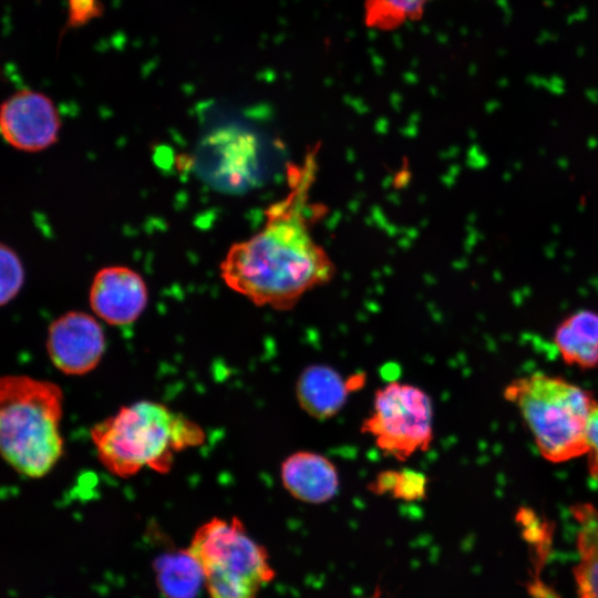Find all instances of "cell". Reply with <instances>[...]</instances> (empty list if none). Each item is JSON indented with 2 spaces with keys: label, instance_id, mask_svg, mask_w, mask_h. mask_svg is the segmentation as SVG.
I'll use <instances>...</instances> for the list:
<instances>
[{
  "label": "cell",
  "instance_id": "cell-1",
  "mask_svg": "<svg viewBox=\"0 0 598 598\" xmlns=\"http://www.w3.org/2000/svg\"><path fill=\"white\" fill-rule=\"evenodd\" d=\"M316 153L288 168L287 195L268 207L264 226L233 244L220 262L226 286L258 307L289 310L334 276L333 261L310 229Z\"/></svg>",
  "mask_w": 598,
  "mask_h": 598
},
{
  "label": "cell",
  "instance_id": "cell-4",
  "mask_svg": "<svg viewBox=\"0 0 598 598\" xmlns=\"http://www.w3.org/2000/svg\"><path fill=\"white\" fill-rule=\"evenodd\" d=\"M504 398L519 411L545 460L563 463L587 453L588 422L598 403L590 391L536 372L511 381Z\"/></svg>",
  "mask_w": 598,
  "mask_h": 598
},
{
  "label": "cell",
  "instance_id": "cell-5",
  "mask_svg": "<svg viewBox=\"0 0 598 598\" xmlns=\"http://www.w3.org/2000/svg\"><path fill=\"white\" fill-rule=\"evenodd\" d=\"M209 598H257L276 577L267 548L236 516L202 524L186 548Z\"/></svg>",
  "mask_w": 598,
  "mask_h": 598
},
{
  "label": "cell",
  "instance_id": "cell-3",
  "mask_svg": "<svg viewBox=\"0 0 598 598\" xmlns=\"http://www.w3.org/2000/svg\"><path fill=\"white\" fill-rule=\"evenodd\" d=\"M62 413L55 383L22 374L0 380V447L14 471L40 478L54 467L63 454Z\"/></svg>",
  "mask_w": 598,
  "mask_h": 598
},
{
  "label": "cell",
  "instance_id": "cell-16",
  "mask_svg": "<svg viewBox=\"0 0 598 598\" xmlns=\"http://www.w3.org/2000/svg\"><path fill=\"white\" fill-rule=\"evenodd\" d=\"M0 302L7 305L16 298L24 283V268L17 252L6 244L0 247Z\"/></svg>",
  "mask_w": 598,
  "mask_h": 598
},
{
  "label": "cell",
  "instance_id": "cell-6",
  "mask_svg": "<svg viewBox=\"0 0 598 598\" xmlns=\"http://www.w3.org/2000/svg\"><path fill=\"white\" fill-rule=\"evenodd\" d=\"M433 420V403L424 390L393 381L375 391L361 432L371 435L382 453L404 461L429 450L434 439Z\"/></svg>",
  "mask_w": 598,
  "mask_h": 598
},
{
  "label": "cell",
  "instance_id": "cell-13",
  "mask_svg": "<svg viewBox=\"0 0 598 598\" xmlns=\"http://www.w3.org/2000/svg\"><path fill=\"white\" fill-rule=\"evenodd\" d=\"M195 577H202V574L186 549L159 563L158 584L167 597L186 598L189 590L194 591L190 587L195 588Z\"/></svg>",
  "mask_w": 598,
  "mask_h": 598
},
{
  "label": "cell",
  "instance_id": "cell-2",
  "mask_svg": "<svg viewBox=\"0 0 598 598\" xmlns=\"http://www.w3.org/2000/svg\"><path fill=\"white\" fill-rule=\"evenodd\" d=\"M91 437L102 465L125 478L144 467L167 472L174 453L203 443L204 432L164 404L142 400L95 424Z\"/></svg>",
  "mask_w": 598,
  "mask_h": 598
},
{
  "label": "cell",
  "instance_id": "cell-17",
  "mask_svg": "<svg viewBox=\"0 0 598 598\" xmlns=\"http://www.w3.org/2000/svg\"><path fill=\"white\" fill-rule=\"evenodd\" d=\"M427 478L424 474L413 471H398L391 495L396 499L406 502L419 501L425 497Z\"/></svg>",
  "mask_w": 598,
  "mask_h": 598
},
{
  "label": "cell",
  "instance_id": "cell-12",
  "mask_svg": "<svg viewBox=\"0 0 598 598\" xmlns=\"http://www.w3.org/2000/svg\"><path fill=\"white\" fill-rule=\"evenodd\" d=\"M554 342L563 360L581 369L598 367V311L579 309L555 329Z\"/></svg>",
  "mask_w": 598,
  "mask_h": 598
},
{
  "label": "cell",
  "instance_id": "cell-10",
  "mask_svg": "<svg viewBox=\"0 0 598 598\" xmlns=\"http://www.w3.org/2000/svg\"><path fill=\"white\" fill-rule=\"evenodd\" d=\"M283 488L297 501L306 504H324L334 498L340 488L337 466L323 454L297 451L280 465Z\"/></svg>",
  "mask_w": 598,
  "mask_h": 598
},
{
  "label": "cell",
  "instance_id": "cell-20",
  "mask_svg": "<svg viewBox=\"0 0 598 598\" xmlns=\"http://www.w3.org/2000/svg\"><path fill=\"white\" fill-rule=\"evenodd\" d=\"M379 597H380V594H377L375 596L369 597V598H379Z\"/></svg>",
  "mask_w": 598,
  "mask_h": 598
},
{
  "label": "cell",
  "instance_id": "cell-11",
  "mask_svg": "<svg viewBox=\"0 0 598 598\" xmlns=\"http://www.w3.org/2000/svg\"><path fill=\"white\" fill-rule=\"evenodd\" d=\"M362 383V375L346 379L334 368L315 363L299 374L295 394L301 410L322 421L337 415L346 405L349 394Z\"/></svg>",
  "mask_w": 598,
  "mask_h": 598
},
{
  "label": "cell",
  "instance_id": "cell-14",
  "mask_svg": "<svg viewBox=\"0 0 598 598\" xmlns=\"http://www.w3.org/2000/svg\"><path fill=\"white\" fill-rule=\"evenodd\" d=\"M426 0H367L365 22L379 29H392L408 19L419 18Z\"/></svg>",
  "mask_w": 598,
  "mask_h": 598
},
{
  "label": "cell",
  "instance_id": "cell-19",
  "mask_svg": "<svg viewBox=\"0 0 598 598\" xmlns=\"http://www.w3.org/2000/svg\"><path fill=\"white\" fill-rule=\"evenodd\" d=\"M71 21L83 22L87 18L96 14L97 4L95 0H71Z\"/></svg>",
  "mask_w": 598,
  "mask_h": 598
},
{
  "label": "cell",
  "instance_id": "cell-8",
  "mask_svg": "<svg viewBox=\"0 0 598 598\" xmlns=\"http://www.w3.org/2000/svg\"><path fill=\"white\" fill-rule=\"evenodd\" d=\"M47 351L52 364L62 373H89L104 354V331L93 316L83 311H68L50 324Z\"/></svg>",
  "mask_w": 598,
  "mask_h": 598
},
{
  "label": "cell",
  "instance_id": "cell-7",
  "mask_svg": "<svg viewBox=\"0 0 598 598\" xmlns=\"http://www.w3.org/2000/svg\"><path fill=\"white\" fill-rule=\"evenodd\" d=\"M0 128L4 141L13 148L39 152L58 141L61 120L49 96L33 90H21L2 103Z\"/></svg>",
  "mask_w": 598,
  "mask_h": 598
},
{
  "label": "cell",
  "instance_id": "cell-18",
  "mask_svg": "<svg viewBox=\"0 0 598 598\" xmlns=\"http://www.w3.org/2000/svg\"><path fill=\"white\" fill-rule=\"evenodd\" d=\"M587 465L590 476L598 481V403L590 414L587 427Z\"/></svg>",
  "mask_w": 598,
  "mask_h": 598
},
{
  "label": "cell",
  "instance_id": "cell-15",
  "mask_svg": "<svg viewBox=\"0 0 598 598\" xmlns=\"http://www.w3.org/2000/svg\"><path fill=\"white\" fill-rule=\"evenodd\" d=\"M578 523V554H590L598 558V507L590 503H576L570 507Z\"/></svg>",
  "mask_w": 598,
  "mask_h": 598
},
{
  "label": "cell",
  "instance_id": "cell-9",
  "mask_svg": "<svg viewBox=\"0 0 598 598\" xmlns=\"http://www.w3.org/2000/svg\"><path fill=\"white\" fill-rule=\"evenodd\" d=\"M89 300L100 319L113 326H126L145 310L148 290L137 271L126 266H109L95 274Z\"/></svg>",
  "mask_w": 598,
  "mask_h": 598
}]
</instances>
